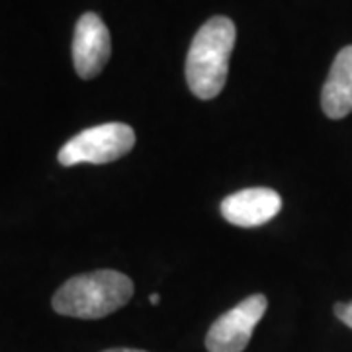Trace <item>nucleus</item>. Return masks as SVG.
Segmentation results:
<instances>
[{
	"label": "nucleus",
	"mask_w": 352,
	"mask_h": 352,
	"mask_svg": "<svg viewBox=\"0 0 352 352\" xmlns=\"http://www.w3.org/2000/svg\"><path fill=\"white\" fill-rule=\"evenodd\" d=\"M235 38V24L226 16H214L192 39L186 57V82L200 100H212L226 87Z\"/></svg>",
	"instance_id": "nucleus-1"
},
{
	"label": "nucleus",
	"mask_w": 352,
	"mask_h": 352,
	"mask_svg": "<svg viewBox=\"0 0 352 352\" xmlns=\"http://www.w3.org/2000/svg\"><path fill=\"white\" fill-rule=\"evenodd\" d=\"M112 55L110 32L98 14L87 12L78 18L73 38V63L80 78H94L100 75Z\"/></svg>",
	"instance_id": "nucleus-5"
},
{
	"label": "nucleus",
	"mask_w": 352,
	"mask_h": 352,
	"mask_svg": "<svg viewBox=\"0 0 352 352\" xmlns=\"http://www.w3.org/2000/svg\"><path fill=\"white\" fill-rule=\"evenodd\" d=\"M135 133L127 124L110 122L88 127L69 139L59 151V163L63 166L75 164H106L122 159L133 149Z\"/></svg>",
	"instance_id": "nucleus-3"
},
{
	"label": "nucleus",
	"mask_w": 352,
	"mask_h": 352,
	"mask_svg": "<svg viewBox=\"0 0 352 352\" xmlns=\"http://www.w3.org/2000/svg\"><path fill=\"white\" fill-rule=\"evenodd\" d=\"M282 210L280 194L270 188H247L221 201V215L237 227H258L274 219Z\"/></svg>",
	"instance_id": "nucleus-6"
},
{
	"label": "nucleus",
	"mask_w": 352,
	"mask_h": 352,
	"mask_svg": "<svg viewBox=\"0 0 352 352\" xmlns=\"http://www.w3.org/2000/svg\"><path fill=\"white\" fill-rule=\"evenodd\" d=\"M321 108L331 120H342L352 112V45L342 47L331 65L321 90Z\"/></svg>",
	"instance_id": "nucleus-7"
},
{
	"label": "nucleus",
	"mask_w": 352,
	"mask_h": 352,
	"mask_svg": "<svg viewBox=\"0 0 352 352\" xmlns=\"http://www.w3.org/2000/svg\"><path fill=\"white\" fill-rule=\"evenodd\" d=\"M104 352H145V351H138V349H108Z\"/></svg>",
	"instance_id": "nucleus-9"
},
{
	"label": "nucleus",
	"mask_w": 352,
	"mask_h": 352,
	"mask_svg": "<svg viewBox=\"0 0 352 352\" xmlns=\"http://www.w3.org/2000/svg\"><path fill=\"white\" fill-rule=\"evenodd\" d=\"M149 300H151L153 305H157V303L161 302V296H159V294H151V298H149Z\"/></svg>",
	"instance_id": "nucleus-10"
},
{
	"label": "nucleus",
	"mask_w": 352,
	"mask_h": 352,
	"mask_svg": "<svg viewBox=\"0 0 352 352\" xmlns=\"http://www.w3.org/2000/svg\"><path fill=\"white\" fill-rule=\"evenodd\" d=\"M335 315L346 327L352 329V302H340L335 305Z\"/></svg>",
	"instance_id": "nucleus-8"
},
{
	"label": "nucleus",
	"mask_w": 352,
	"mask_h": 352,
	"mask_svg": "<svg viewBox=\"0 0 352 352\" xmlns=\"http://www.w3.org/2000/svg\"><path fill=\"white\" fill-rule=\"evenodd\" d=\"M268 300L263 294L249 296L239 305L219 315L206 335V349L210 352H243L251 342L254 327L263 319Z\"/></svg>",
	"instance_id": "nucleus-4"
},
{
	"label": "nucleus",
	"mask_w": 352,
	"mask_h": 352,
	"mask_svg": "<svg viewBox=\"0 0 352 352\" xmlns=\"http://www.w3.org/2000/svg\"><path fill=\"white\" fill-rule=\"evenodd\" d=\"M133 296V282L116 270H96L67 280L53 296V309L65 317L102 319L122 309Z\"/></svg>",
	"instance_id": "nucleus-2"
}]
</instances>
